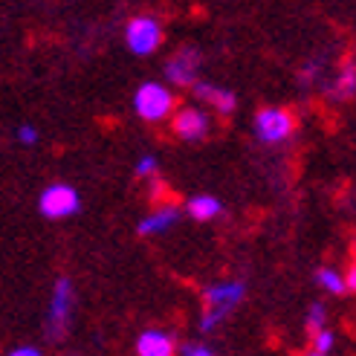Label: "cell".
<instances>
[{
	"mask_svg": "<svg viewBox=\"0 0 356 356\" xmlns=\"http://www.w3.org/2000/svg\"><path fill=\"white\" fill-rule=\"evenodd\" d=\"M17 142H24V145H35L38 142V131L32 128V124H17Z\"/></svg>",
	"mask_w": 356,
	"mask_h": 356,
	"instance_id": "obj_17",
	"label": "cell"
},
{
	"mask_svg": "<svg viewBox=\"0 0 356 356\" xmlns=\"http://www.w3.org/2000/svg\"><path fill=\"white\" fill-rule=\"evenodd\" d=\"M220 209H223V203L218 197H211V194H197V197H191L186 203V211H188L194 220H211V218H218Z\"/></svg>",
	"mask_w": 356,
	"mask_h": 356,
	"instance_id": "obj_12",
	"label": "cell"
},
{
	"mask_svg": "<svg viewBox=\"0 0 356 356\" xmlns=\"http://www.w3.org/2000/svg\"><path fill=\"white\" fill-rule=\"evenodd\" d=\"M345 284H348V290H353V293H356V261L350 264V270L345 273Z\"/></svg>",
	"mask_w": 356,
	"mask_h": 356,
	"instance_id": "obj_21",
	"label": "cell"
},
{
	"mask_svg": "<svg viewBox=\"0 0 356 356\" xmlns=\"http://www.w3.org/2000/svg\"><path fill=\"white\" fill-rule=\"evenodd\" d=\"M333 345H336V336H333L330 330H322L318 336H313V350H316V353L327 356V353L333 350Z\"/></svg>",
	"mask_w": 356,
	"mask_h": 356,
	"instance_id": "obj_16",
	"label": "cell"
},
{
	"mask_svg": "<svg viewBox=\"0 0 356 356\" xmlns=\"http://www.w3.org/2000/svg\"><path fill=\"white\" fill-rule=\"evenodd\" d=\"M197 67H200V56L197 49H180L177 56L165 64V76L174 81V84H183V87H194L200 79H197Z\"/></svg>",
	"mask_w": 356,
	"mask_h": 356,
	"instance_id": "obj_8",
	"label": "cell"
},
{
	"mask_svg": "<svg viewBox=\"0 0 356 356\" xmlns=\"http://www.w3.org/2000/svg\"><path fill=\"white\" fill-rule=\"evenodd\" d=\"M177 218H180V209H177V203H165V206H159L154 209L151 215H145L139 220L136 226V232L142 238H148V235H163L165 229H171L177 223Z\"/></svg>",
	"mask_w": 356,
	"mask_h": 356,
	"instance_id": "obj_10",
	"label": "cell"
},
{
	"mask_svg": "<svg viewBox=\"0 0 356 356\" xmlns=\"http://www.w3.org/2000/svg\"><path fill=\"white\" fill-rule=\"evenodd\" d=\"M174 93L168 90L165 84H159V81H145L139 87V90L134 93V111L139 119H145V122H163L171 116L174 111Z\"/></svg>",
	"mask_w": 356,
	"mask_h": 356,
	"instance_id": "obj_2",
	"label": "cell"
},
{
	"mask_svg": "<svg viewBox=\"0 0 356 356\" xmlns=\"http://www.w3.org/2000/svg\"><path fill=\"white\" fill-rule=\"evenodd\" d=\"M296 131V119L290 111L284 108H264L255 113V134L261 142H270V145H275V142H284L290 139Z\"/></svg>",
	"mask_w": 356,
	"mask_h": 356,
	"instance_id": "obj_5",
	"label": "cell"
},
{
	"mask_svg": "<svg viewBox=\"0 0 356 356\" xmlns=\"http://www.w3.org/2000/svg\"><path fill=\"white\" fill-rule=\"evenodd\" d=\"M156 165H159V163H156V156L148 154V156H142L139 163H136V174H139V177H151V174L156 171Z\"/></svg>",
	"mask_w": 356,
	"mask_h": 356,
	"instance_id": "obj_18",
	"label": "cell"
},
{
	"mask_svg": "<svg viewBox=\"0 0 356 356\" xmlns=\"http://www.w3.org/2000/svg\"><path fill=\"white\" fill-rule=\"evenodd\" d=\"M243 284L241 281H223V284H211L203 293V313H200V330L209 333L211 327H218L223 318L229 316L238 301L243 298Z\"/></svg>",
	"mask_w": 356,
	"mask_h": 356,
	"instance_id": "obj_1",
	"label": "cell"
},
{
	"mask_svg": "<svg viewBox=\"0 0 356 356\" xmlns=\"http://www.w3.org/2000/svg\"><path fill=\"white\" fill-rule=\"evenodd\" d=\"M333 93L339 99H350L356 93V58H348L339 70V79H336Z\"/></svg>",
	"mask_w": 356,
	"mask_h": 356,
	"instance_id": "obj_13",
	"label": "cell"
},
{
	"mask_svg": "<svg viewBox=\"0 0 356 356\" xmlns=\"http://www.w3.org/2000/svg\"><path fill=\"white\" fill-rule=\"evenodd\" d=\"M136 356H174V339L165 330H145L136 339Z\"/></svg>",
	"mask_w": 356,
	"mask_h": 356,
	"instance_id": "obj_11",
	"label": "cell"
},
{
	"mask_svg": "<svg viewBox=\"0 0 356 356\" xmlns=\"http://www.w3.org/2000/svg\"><path fill=\"white\" fill-rule=\"evenodd\" d=\"M70 310H73V287H70L67 278H58L56 287H52V298H49V313H47V333L52 339H61L70 325Z\"/></svg>",
	"mask_w": 356,
	"mask_h": 356,
	"instance_id": "obj_6",
	"label": "cell"
},
{
	"mask_svg": "<svg viewBox=\"0 0 356 356\" xmlns=\"http://www.w3.org/2000/svg\"><path fill=\"white\" fill-rule=\"evenodd\" d=\"M183 356H215L206 345H186L183 348Z\"/></svg>",
	"mask_w": 356,
	"mask_h": 356,
	"instance_id": "obj_19",
	"label": "cell"
},
{
	"mask_svg": "<svg viewBox=\"0 0 356 356\" xmlns=\"http://www.w3.org/2000/svg\"><path fill=\"white\" fill-rule=\"evenodd\" d=\"M307 333L310 336H318V333H322V330H327L325 325H327V313H325V307L322 305H313L310 307V313H307Z\"/></svg>",
	"mask_w": 356,
	"mask_h": 356,
	"instance_id": "obj_15",
	"label": "cell"
},
{
	"mask_svg": "<svg viewBox=\"0 0 356 356\" xmlns=\"http://www.w3.org/2000/svg\"><path fill=\"white\" fill-rule=\"evenodd\" d=\"M171 128H174L177 136L186 139V142H200L209 134V116L200 108H194V104H186V108H180L174 113Z\"/></svg>",
	"mask_w": 356,
	"mask_h": 356,
	"instance_id": "obj_7",
	"label": "cell"
},
{
	"mask_svg": "<svg viewBox=\"0 0 356 356\" xmlns=\"http://www.w3.org/2000/svg\"><path fill=\"white\" fill-rule=\"evenodd\" d=\"M38 209L41 215L49 218V220H61V218H70L76 215L81 209V200H79V191L67 183H52L41 191L38 197Z\"/></svg>",
	"mask_w": 356,
	"mask_h": 356,
	"instance_id": "obj_4",
	"label": "cell"
},
{
	"mask_svg": "<svg viewBox=\"0 0 356 356\" xmlns=\"http://www.w3.org/2000/svg\"><path fill=\"white\" fill-rule=\"evenodd\" d=\"M194 90V96H197L200 102H206V104H211L218 113H223V116H229L235 111V104H238V99H235V93L232 90H226V87H218V84H209V81H197L191 87Z\"/></svg>",
	"mask_w": 356,
	"mask_h": 356,
	"instance_id": "obj_9",
	"label": "cell"
},
{
	"mask_svg": "<svg viewBox=\"0 0 356 356\" xmlns=\"http://www.w3.org/2000/svg\"><path fill=\"white\" fill-rule=\"evenodd\" d=\"M9 356H41V350H38V348H32V345H21V348L9 350Z\"/></svg>",
	"mask_w": 356,
	"mask_h": 356,
	"instance_id": "obj_20",
	"label": "cell"
},
{
	"mask_svg": "<svg viewBox=\"0 0 356 356\" xmlns=\"http://www.w3.org/2000/svg\"><path fill=\"white\" fill-rule=\"evenodd\" d=\"M316 284L318 287H325L327 293H345L348 284H345V275H339L330 266H322V270H316Z\"/></svg>",
	"mask_w": 356,
	"mask_h": 356,
	"instance_id": "obj_14",
	"label": "cell"
},
{
	"mask_svg": "<svg viewBox=\"0 0 356 356\" xmlns=\"http://www.w3.org/2000/svg\"><path fill=\"white\" fill-rule=\"evenodd\" d=\"M124 44L136 56H151V52L163 44V26L151 15H136L124 26Z\"/></svg>",
	"mask_w": 356,
	"mask_h": 356,
	"instance_id": "obj_3",
	"label": "cell"
},
{
	"mask_svg": "<svg viewBox=\"0 0 356 356\" xmlns=\"http://www.w3.org/2000/svg\"><path fill=\"white\" fill-rule=\"evenodd\" d=\"M307 356H322V353H316V350H310V353H307Z\"/></svg>",
	"mask_w": 356,
	"mask_h": 356,
	"instance_id": "obj_22",
	"label": "cell"
}]
</instances>
